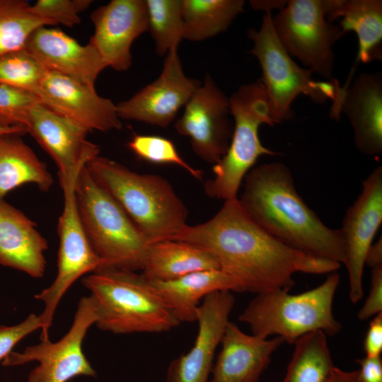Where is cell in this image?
Masks as SVG:
<instances>
[{
	"label": "cell",
	"instance_id": "obj_30",
	"mask_svg": "<svg viewBox=\"0 0 382 382\" xmlns=\"http://www.w3.org/2000/svg\"><path fill=\"white\" fill-rule=\"evenodd\" d=\"M149 30L157 54L178 49L183 39V0H146Z\"/></svg>",
	"mask_w": 382,
	"mask_h": 382
},
{
	"label": "cell",
	"instance_id": "obj_26",
	"mask_svg": "<svg viewBox=\"0 0 382 382\" xmlns=\"http://www.w3.org/2000/svg\"><path fill=\"white\" fill-rule=\"evenodd\" d=\"M53 182L45 163L24 142L21 134L0 135V200L26 184H34L47 192Z\"/></svg>",
	"mask_w": 382,
	"mask_h": 382
},
{
	"label": "cell",
	"instance_id": "obj_10",
	"mask_svg": "<svg viewBox=\"0 0 382 382\" xmlns=\"http://www.w3.org/2000/svg\"><path fill=\"white\" fill-rule=\"evenodd\" d=\"M275 34L291 56L323 78L332 79V46L345 34L325 17L324 0H290L272 18Z\"/></svg>",
	"mask_w": 382,
	"mask_h": 382
},
{
	"label": "cell",
	"instance_id": "obj_23",
	"mask_svg": "<svg viewBox=\"0 0 382 382\" xmlns=\"http://www.w3.org/2000/svg\"><path fill=\"white\" fill-rule=\"evenodd\" d=\"M326 19L341 18L339 26L344 34L354 31L359 42L356 62L345 82L349 85L359 62L382 59V1L324 0Z\"/></svg>",
	"mask_w": 382,
	"mask_h": 382
},
{
	"label": "cell",
	"instance_id": "obj_2",
	"mask_svg": "<svg viewBox=\"0 0 382 382\" xmlns=\"http://www.w3.org/2000/svg\"><path fill=\"white\" fill-rule=\"evenodd\" d=\"M244 179L243 191L238 199L257 224L291 248L345 264L340 229L326 226L306 204L285 164H261L250 169Z\"/></svg>",
	"mask_w": 382,
	"mask_h": 382
},
{
	"label": "cell",
	"instance_id": "obj_25",
	"mask_svg": "<svg viewBox=\"0 0 382 382\" xmlns=\"http://www.w3.org/2000/svg\"><path fill=\"white\" fill-rule=\"evenodd\" d=\"M218 269L216 260L204 248L186 241L165 240L149 244L141 274L149 280L168 281Z\"/></svg>",
	"mask_w": 382,
	"mask_h": 382
},
{
	"label": "cell",
	"instance_id": "obj_38",
	"mask_svg": "<svg viewBox=\"0 0 382 382\" xmlns=\"http://www.w3.org/2000/svg\"><path fill=\"white\" fill-rule=\"evenodd\" d=\"M360 369L357 371L359 382H382V359L365 357L357 359Z\"/></svg>",
	"mask_w": 382,
	"mask_h": 382
},
{
	"label": "cell",
	"instance_id": "obj_24",
	"mask_svg": "<svg viewBox=\"0 0 382 382\" xmlns=\"http://www.w3.org/2000/svg\"><path fill=\"white\" fill-rule=\"evenodd\" d=\"M147 280L180 323L196 321L200 301L210 293L241 292L236 280L220 269L195 272L168 281Z\"/></svg>",
	"mask_w": 382,
	"mask_h": 382
},
{
	"label": "cell",
	"instance_id": "obj_4",
	"mask_svg": "<svg viewBox=\"0 0 382 382\" xmlns=\"http://www.w3.org/2000/svg\"><path fill=\"white\" fill-rule=\"evenodd\" d=\"M96 325L115 334L162 332L180 323L149 282L134 271L104 267L84 277Z\"/></svg>",
	"mask_w": 382,
	"mask_h": 382
},
{
	"label": "cell",
	"instance_id": "obj_7",
	"mask_svg": "<svg viewBox=\"0 0 382 382\" xmlns=\"http://www.w3.org/2000/svg\"><path fill=\"white\" fill-rule=\"evenodd\" d=\"M234 127L227 151L214 165L213 179L204 184L206 195L225 200L238 198L242 180L262 155L278 153L265 147L259 138L262 124L273 126L265 86L258 79L241 86L229 98Z\"/></svg>",
	"mask_w": 382,
	"mask_h": 382
},
{
	"label": "cell",
	"instance_id": "obj_39",
	"mask_svg": "<svg viewBox=\"0 0 382 382\" xmlns=\"http://www.w3.org/2000/svg\"><path fill=\"white\" fill-rule=\"evenodd\" d=\"M365 265L371 268L382 266V241L381 237L369 248L366 256Z\"/></svg>",
	"mask_w": 382,
	"mask_h": 382
},
{
	"label": "cell",
	"instance_id": "obj_41",
	"mask_svg": "<svg viewBox=\"0 0 382 382\" xmlns=\"http://www.w3.org/2000/svg\"><path fill=\"white\" fill-rule=\"evenodd\" d=\"M250 4L255 9H261L265 11H271L272 8L282 9L287 3L284 1H251Z\"/></svg>",
	"mask_w": 382,
	"mask_h": 382
},
{
	"label": "cell",
	"instance_id": "obj_15",
	"mask_svg": "<svg viewBox=\"0 0 382 382\" xmlns=\"http://www.w3.org/2000/svg\"><path fill=\"white\" fill-rule=\"evenodd\" d=\"M35 96L45 106L89 132L122 127L116 105L110 99L100 96L95 87L61 74L47 71Z\"/></svg>",
	"mask_w": 382,
	"mask_h": 382
},
{
	"label": "cell",
	"instance_id": "obj_8",
	"mask_svg": "<svg viewBox=\"0 0 382 382\" xmlns=\"http://www.w3.org/2000/svg\"><path fill=\"white\" fill-rule=\"evenodd\" d=\"M260 28L248 30L253 42L250 51L260 64L262 78L274 124L291 120L294 112L291 105L299 95L308 96L313 101L322 103L327 99L335 101L339 95V82L332 79L316 81L312 71L299 66L279 41L273 27L271 11H267Z\"/></svg>",
	"mask_w": 382,
	"mask_h": 382
},
{
	"label": "cell",
	"instance_id": "obj_6",
	"mask_svg": "<svg viewBox=\"0 0 382 382\" xmlns=\"http://www.w3.org/2000/svg\"><path fill=\"white\" fill-rule=\"evenodd\" d=\"M75 192L88 241L106 267L142 270L149 245L120 204L94 180L86 166L77 177Z\"/></svg>",
	"mask_w": 382,
	"mask_h": 382
},
{
	"label": "cell",
	"instance_id": "obj_20",
	"mask_svg": "<svg viewBox=\"0 0 382 382\" xmlns=\"http://www.w3.org/2000/svg\"><path fill=\"white\" fill-rule=\"evenodd\" d=\"M282 342L279 337L263 339L245 334L229 321L209 382H257Z\"/></svg>",
	"mask_w": 382,
	"mask_h": 382
},
{
	"label": "cell",
	"instance_id": "obj_18",
	"mask_svg": "<svg viewBox=\"0 0 382 382\" xmlns=\"http://www.w3.org/2000/svg\"><path fill=\"white\" fill-rule=\"evenodd\" d=\"M234 304L229 291L206 296L196 311L198 333L194 345L169 366L166 382H209L215 351L221 343Z\"/></svg>",
	"mask_w": 382,
	"mask_h": 382
},
{
	"label": "cell",
	"instance_id": "obj_21",
	"mask_svg": "<svg viewBox=\"0 0 382 382\" xmlns=\"http://www.w3.org/2000/svg\"><path fill=\"white\" fill-rule=\"evenodd\" d=\"M47 240L21 211L0 200V265L33 278L43 277Z\"/></svg>",
	"mask_w": 382,
	"mask_h": 382
},
{
	"label": "cell",
	"instance_id": "obj_5",
	"mask_svg": "<svg viewBox=\"0 0 382 382\" xmlns=\"http://www.w3.org/2000/svg\"><path fill=\"white\" fill-rule=\"evenodd\" d=\"M340 279L334 272L320 285L301 294L292 295L282 289L257 294L239 320L257 337L277 335L290 344L315 331L333 335L342 327L332 312Z\"/></svg>",
	"mask_w": 382,
	"mask_h": 382
},
{
	"label": "cell",
	"instance_id": "obj_42",
	"mask_svg": "<svg viewBox=\"0 0 382 382\" xmlns=\"http://www.w3.org/2000/svg\"><path fill=\"white\" fill-rule=\"evenodd\" d=\"M27 133L26 129L21 126L6 127L0 125V135L6 134H23Z\"/></svg>",
	"mask_w": 382,
	"mask_h": 382
},
{
	"label": "cell",
	"instance_id": "obj_34",
	"mask_svg": "<svg viewBox=\"0 0 382 382\" xmlns=\"http://www.w3.org/2000/svg\"><path fill=\"white\" fill-rule=\"evenodd\" d=\"M91 3V0H38L30 5V10L55 25L62 24L71 28L80 23L79 13Z\"/></svg>",
	"mask_w": 382,
	"mask_h": 382
},
{
	"label": "cell",
	"instance_id": "obj_32",
	"mask_svg": "<svg viewBox=\"0 0 382 382\" xmlns=\"http://www.w3.org/2000/svg\"><path fill=\"white\" fill-rule=\"evenodd\" d=\"M127 146L141 160L156 164L177 165L197 180L202 178L203 173L188 164L169 139L156 135L134 134Z\"/></svg>",
	"mask_w": 382,
	"mask_h": 382
},
{
	"label": "cell",
	"instance_id": "obj_13",
	"mask_svg": "<svg viewBox=\"0 0 382 382\" xmlns=\"http://www.w3.org/2000/svg\"><path fill=\"white\" fill-rule=\"evenodd\" d=\"M382 222V167H376L364 180L357 199L346 211L340 229L344 240L345 265L349 276V299L362 298L366 256Z\"/></svg>",
	"mask_w": 382,
	"mask_h": 382
},
{
	"label": "cell",
	"instance_id": "obj_22",
	"mask_svg": "<svg viewBox=\"0 0 382 382\" xmlns=\"http://www.w3.org/2000/svg\"><path fill=\"white\" fill-rule=\"evenodd\" d=\"M340 112L349 118L359 151L369 156L382 152V74L363 73L345 92Z\"/></svg>",
	"mask_w": 382,
	"mask_h": 382
},
{
	"label": "cell",
	"instance_id": "obj_1",
	"mask_svg": "<svg viewBox=\"0 0 382 382\" xmlns=\"http://www.w3.org/2000/svg\"><path fill=\"white\" fill-rule=\"evenodd\" d=\"M173 240L204 248L219 269L236 280L241 291L256 294L289 291L298 272L327 274L340 267L336 262L291 248L270 234L245 213L238 198L225 200L207 221L187 224Z\"/></svg>",
	"mask_w": 382,
	"mask_h": 382
},
{
	"label": "cell",
	"instance_id": "obj_19",
	"mask_svg": "<svg viewBox=\"0 0 382 382\" xmlns=\"http://www.w3.org/2000/svg\"><path fill=\"white\" fill-rule=\"evenodd\" d=\"M47 71L95 87L105 63L89 43L81 45L60 30L42 26L34 30L23 47Z\"/></svg>",
	"mask_w": 382,
	"mask_h": 382
},
{
	"label": "cell",
	"instance_id": "obj_37",
	"mask_svg": "<svg viewBox=\"0 0 382 382\" xmlns=\"http://www.w3.org/2000/svg\"><path fill=\"white\" fill-rule=\"evenodd\" d=\"M366 357L381 356L382 352V312L371 321L364 340Z\"/></svg>",
	"mask_w": 382,
	"mask_h": 382
},
{
	"label": "cell",
	"instance_id": "obj_9",
	"mask_svg": "<svg viewBox=\"0 0 382 382\" xmlns=\"http://www.w3.org/2000/svg\"><path fill=\"white\" fill-rule=\"evenodd\" d=\"M83 168L59 179L63 190L64 205L57 224L59 241L57 273L47 288L35 295V299L45 305L40 315L43 325L40 334L42 337L49 336L57 307L70 286L87 273L107 266L88 241L76 203L75 185Z\"/></svg>",
	"mask_w": 382,
	"mask_h": 382
},
{
	"label": "cell",
	"instance_id": "obj_29",
	"mask_svg": "<svg viewBox=\"0 0 382 382\" xmlns=\"http://www.w3.org/2000/svg\"><path fill=\"white\" fill-rule=\"evenodd\" d=\"M30 4L23 0H0V57L23 49L37 28L55 25L33 14Z\"/></svg>",
	"mask_w": 382,
	"mask_h": 382
},
{
	"label": "cell",
	"instance_id": "obj_35",
	"mask_svg": "<svg viewBox=\"0 0 382 382\" xmlns=\"http://www.w3.org/2000/svg\"><path fill=\"white\" fill-rule=\"evenodd\" d=\"M43 325L40 316L29 315L21 323L11 326L0 327V361H3L13 348L24 337L37 330H42Z\"/></svg>",
	"mask_w": 382,
	"mask_h": 382
},
{
	"label": "cell",
	"instance_id": "obj_28",
	"mask_svg": "<svg viewBox=\"0 0 382 382\" xmlns=\"http://www.w3.org/2000/svg\"><path fill=\"white\" fill-rule=\"evenodd\" d=\"M282 382H325L334 368L326 335L311 332L299 337Z\"/></svg>",
	"mask_w": 382,
	"mask_h": 382
},
{
	"label": "cell",
	"instance_id": "obj_16",
	"mask_svg": "<svg viewBox=\"0 0 382 382\" xmlns=\"http://www.w3.org/2000/svg\"><path fill=\"white\" fill-rule=\"evenodd\" d=\"M23 127L53 159L59 179L85 166L99 155V146L87 139L88 129L40 102L29 108Z\"/></svg>",
	"mask_w": 382,
	"mask_h": 382
},
{
	"label": "cell",
	"instance_id": "obj_40",
	"mask_svg": "<svg viewBox=\"0 0 382 382\" xmlns=\"http://www.w3.org/2000/svg\"><path fill=\"white\" fill-rule=\"evenodd\" d=\"M325 382H359L357 371H347L334 366Z\"/></svg>",
	"mask_w": 382,
	"mask_h": 382
},
{
	"label": "cell",
	"instance_id": "obj_14",
	"mask_svg": "<svg viewBox=\"0 0 382 382\" xmlns=\"http://www.w3.org/2000/svg\"><path fill=\"white\" fill-rule=\"evenodd\" d=\"M199 81L183 72L178 49L170 50L158 78L129 99L116 105L120 119L166 127L199 87Z\"/></svg>",
	"mask_w": 382,
	"mask_h": 382
},
{
	"label": "cell",
	"instance_id": "obj_33",
	"mask_svg": "<svg viewBox=\"0 0 382 382\" xmlns=\"http://www.w3.org/2000/svg\"><path fill=\"white\" fill-rule=\"evenodd\" d=\"M38 102L30 92L0 83V125L23 127L28 110Z\"/></svg>",
	"mask_w": 382,
	"mask_h": 382
},
{
	"label": "cell",
	"instance_id": "obj_11",
	"mask_svg": "<svg viewBox=\"0 0 382 382\" xmlns=\"http://www.w3.org/2000/svg\"><path fill=\"white\" fill-rule=\"evenodd\" d=\"M96 320L91 297H83L78 303L71 328L60 340L55 342L50 339L41 340L22 352H11L1 364L13 366L37 361L38 365L28 376V382H67L79 376H95L96 372L83 352V342Z\"/></svg>",
	"mask_w": 382,
	"mask_h": 382
},
{
	"label": "cell",
	"instance_id": "obj_31",
	"mask_svg": "<svg viewBox=\"0 0 382 382\" xmlns=\"http://www.w3.org/2000/svg\"><path fill=\"white\" fill-rule=\"evenodd\" d=\"M47 69L25 49L0 57V83L35 95Z\"/></svg>",
	"mask_w": 382,
	"mask_h": 382
},
{
	"label": "cell",
	"instance_id": "obj_12",
	"mask_svg": "<svg viewBox=\"0 0 382 382\" xmlns=\"http://www.w3.org/2000/svg\"><path fill=\"white\" fill-rule=\"evenodd\" d=\"M229 114V98L207 76L185 105L175 127L180 134L190 139L197 156L214 165L224 156L231 141Z\"/></svg>",
	"mask_w": 382,
	"mask_h": 382
},
{
	"label": "cell",
	"instance_id": "obj_17",
	"mask_svg": "<svg viewBox=\"0 0 382 382\" xmlns=\"http://www.w3.org/2000/svg\"><path fill=\"white\" fill-rule=\"evenodd\" d=\"M91 20L94 33L88 43L107 67L127 70L132 64V42L149 30L146 1L112 0L93 11Z\"/></svg>",
	"mask_w": 382,
	"mask_h": 382
},
{
	"label": "cell",
	"instance_id": "obj_3",
	"mask_svg": "<svg viewBox=\"0 0 382 382\" xmlns=\"http://www.w3.org/2000/svg\"><path fill=\"white\" fill-rule=\"evenodd\" d=\"M86 166L94 180L120 204L149 245L173 240L187 225L185 205L161 176L132 171L99 155Z\"/></svg>",
	"mask_w": 382,
	"mask_h": 382
},
{
	"label": "cell",
	"instance_id": "obj_36",
	"mask_svg": "<svg viewBox=\"0 0 382 382\" xmlns=\"http://www.w3.org/2000/svg\"><path fill=\"white\" fill-rule=\"evenodd\" d=\"M371 269L370 291L357 315L361 320H366L382 312V266Z\"/></svg>",
	"mask_w": 382,
	"mask_h": 382
},
{
	"label": "cell",
	"instance_id": "obj_27",
	"mask_svg": "<svg viewBox=\"0 0 382 382\" xmlns=\"http://www.w3.org/2000/svg\"><path fill=\"white\" fill-rule=\"evenodd\" d=\"M244 5L243 0H183V39L201 41L225 31Z\"/></svg>",
	"mask_w": 382,
	"mask_h": 382
}]
</instances>
